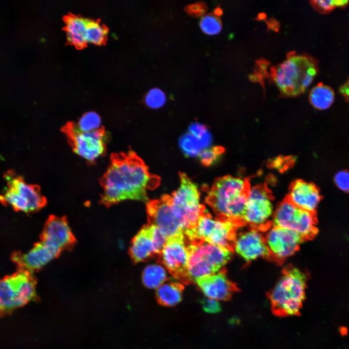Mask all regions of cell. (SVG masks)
Instances as JSON below:
<instances>
[{
    "label": "cell",
    "mask_w": 349,
    "mask_h": 349,
    "mask_svg": "<svg viewBox=\"0 0 349 349\" xmlns=\"http://www.w3.org/2000/svg\"><path fill=\"white\" fill-rule=\"evenodd\" d=\"M160 182L159 177L151 174L134 151L113 153L101 179V203L109 206L126 200L147 202L146 190L156 188Z\"/></svg>",
    "instance_id": "6da1fadb"
},
{
    "label": "cell",
    "mask_w": 349,
    "mask_h": 349,
    "mask_svg": "<svg viewBox=\"0 0 349 349\" xmlns=\"http://www.w3.org/2000/svg\"><path fill=\"white\" fill-rule=\"evenodd\" d=\"M250 190L248 178L225 175L214 180L206 202L211 207L216 218L244 222L243 217Z\"/></svg>",
    "instance_id": "7a4b0ae2"
},
{
    "label": "cell",
    "mask_w": 349,
    "mask_h": 349,
    "mask_svg": "<svg viewBox=\"0 0 349 349\" xmlns=\"http://www.w3.org/2000/svg\"><path fill=\"white\" fill-rule=\"evenodd\" d=\"M307 276L292 265L285 267L282 275L268 294L271 311L278 317L298 315L305 299Z\"/></svg>",
    "instance_id": "3957f363"
},
{
    "label": "cell",
    "mask_w": 349,
    "mask_h": 349,
    "mask_svg": "<svg viewBox=\"0 0 349 349\" xmlns=\"http://www.w3.org/2000/svg\"><path fill=\"white\" fill-rule=\"evenodd\" d=\"M317 73V63L305 55H290L276 68L273 79L280 92L287 96L303 93Z\"/></svg>",
    "instance_id": "277c9868"
},
{
    "label": "cell",
    "mask_w": 349,
    "mask_h": 349,
    "mask_svg": "<svg viewBox=\"0 0 349 349\" xmlns=\"http://www.w3.org/2000/svg\"><path fill=\"white\" fill-rule=\"evenodd\" d=\"M245 225L242 221L214 218L206 209L199 216L196 227L184 235L189 242L202 240L234 252L238 231Z\"/></svg>",
    "instance_id": "5b68a950"
},
{
    "label": "cell",
    "mask_w": 349,
    "mask_h": 349,
    "mask_svg": "<svg viewBox=\"0 0 349 349\" xmlns=\"http://www.w3.org/2000/svg\"><path fill=\"white\" fill-rule=\"evenodd\" d=\"M36 283L32 272L21 269L0 279V316L10 315L17 308L38 300Z\"/></svg>",
    "instance_id": "8992f818"
},
{
    "label": "cell",
    "mask_w": 349,
    "mask_h": 349,
    "mask_svg": "<svg viewBox=\"0 0 349 349\" xmlns=\"http://www.w3.org/2000/svg\"><path fill=\"white\" fill-rule=\"evenodd\" d=\"M190 279L211 275L219 271L231 259L232 251L202 240L190 241L187 246Z\"/></svg>",
    "instance_id": "52a82bcc"
},
{
    "label": "cell",
    "mask_w": 349,
    "mask_h": 349,
    "mask_svg": "<svg viewBox=\"0 0 349 349\" xmlns=\"http://www.w3.org/2000/svg\"><path fill=\"white\" fill-rule=\"evenodd\" d=\"M6 190L0 194V202L16 211L30 213L39 210L46 204V198L38 186L27 183L15 171H7L4 174Z\"/></svg>",
    "instance_id": "ba28073f"
},
{
    "label": "cell",
    "mask_w": 349,
    "mask_h": 349,
    "mask_svg": "<svg viewBox=\"0 0 349 349\" xmlns=\"http://www.w3.org/2000/svg\"><path fill=\"white\" fill-rule=\"evenodd\" d=\"M180 186L171 196L174 212L185 232L194 229L206 207L200 204L197 185L184 173H179Z\"/></svg>",
    "instance_id": "9c48e42d"
},
{
    "label": "cell",
    "mask_w": 349,
    "mask_h": 349,
    "mask_svg": "<svg viewBox=\"0 0 349 349\" xmlns=\"http://www.w3.org/2000/svg\"><path fill=\"white\" fill-rule=\"evenodd\" d=\"M317 211L301 209L294 205L287 197L277 206L273 216L272 226L293 230L305 241L313 239L318 233Z\"/></svg>",
    "instance_id": "30bf717a"
},
{
    "label": "cell",
    "mask_w": 349,
    "mask_h": 349,
    "mask_svg": "<svg viewBox=\"0 0 349 349\" xmlns=\"http://www.w3.org/2000/svg\"><path fill=\"white\" fill-rule=\"evenodd\" d=\"M75 153L89 162L103 155L106 149L107 134L102 127L91 132L78 130L75 122H68L62 128Z\"/></svg>",
    "instance_id": "8fae6325"
},
{
    "label": "cell",
    "mask_w": 349,
    "mask_h": 349,
    "mask_svg": "<svg viewBox=\"0 0 349 349\" xmlns=\"http://www.w3.org/2000/svg\"><path fill=\"white\" fill-rule=\"evenodd\" d=\"M271 191L266 184L254 186L247 201L243 221L251 228L265 231L272 226L270 218L273 213Z\"/></svg>",
    "instance_id": "7c38bea8"
},
{
    "label": "cell",
    "mask_w": 349,
    "mask_h": 349,
    "mask_svg": "<svg viewBox=\"0 0 349 349\" xmlns=\"http://www.w3.org/2000/svg\"><path fill=\"white\" fill-rule=\"evenodd\" d=\"M148 223L156 226L168 238L185 237L184 230L175 216L171 203V196L162 195L159 199L146 202Z\"/></svg>",
    "instance_id": "4fadbf2b"
},
{
    "label": "cell",
    "mask_w": 349,
    "mask_h": 349,
    "mask_svg": "<svg viewBox=\"0 0 349 349\" xmlns=\"http://www.w3.org/2000/svg\"><path fill=\"white\" fill-rule=\"evenodd\" d=\"M185 237L167 238L159 254L160 262L180 283L189 285L191 283L188 270V256Z\"/></svg>",
    "instance_id": "5bb4252c"
},
{
    "label": "cell",
    "mask_w": 349,
    "mask_h": 349,
    "mask_svg": "<svg viewBox=\"0 0 349 349\" xmlns=\"http://www.w3.org/2000/svg\"><path fill=\"white\" fill-rule=\"evenodd\" d=\"M167 240L156 226L149 223L144 225L132 240L129 253L132 261L138 263L159 255Z\"/></svg>",
    "instance_id": "9a60e30c"
},
{
    "label": "cell",
    "mask_w": 349,
    "mask_h": 349,
    "mask_svg": "<svg viewBox=\"0 0 349 349\" xmlns=\"http://www.w3.org/2000/svg\"><path fill=\"white\" fill-rule=\"evenodd\" d=\"M269 249L271 260L279 264L297 251L304 238L296 232L272 226L265 237Z\"/></svg>",
    "instance_id": "2e32d148"
},
{
    "label": "cell",
    "mask_w": 349,
    "mask_h": 349,
    "mask_svg": "<svg viewBox=\"0 0 349 349\" xmlns=\"http://www.w3.org/2000/svg\"><path fill=\"white\" fill-rule=\"evenodd\" d=\"M61 252L56 246L41 240L26 253H14L12 259L19 269L32 272L39 270L56 258Z\"/></svg>",
    "instance_id": "e0dca14e"
},
{
    "label": "cell",
    "mask_w": 349,
    "mask_h": 349,
    "mask_svg": "<svg viewBox=\"0 0 349 349\" xmlns=\"http://www.w3.org/2000/svg\"><path fill=\"white\" fill-rule=\"evenodd\" d=\"M195 282L206 297L217 301H227L239 289L230 281L225 268L215 274L196 278Z\"/></svg>",
    "instance_id": "ac0fdd59"
},
{
    "label": "cell",
    "mask_w": 349,
    "mask_h": 349,
    "mask_svg": "<svg viewBox=\"0 0 349 349\" xmlns=\"http://www.w3.org/2000/svg\"><path fill=\"white\" fill-rule=\"evenodd\" d=\"M259 232L251 228L237 236L234 251L247 262L260 257L271 260L265 238Z\"/></svg>",
    "instance_id": "d6986e66"
},
{
    "label": "cell",
    "mask_w": 349,
    "mask_h": 349,
    "mask_svg": "<svg viewBox=\"0 0 349 349\" xmlns=\"http://www.w3.org/2000/svg\"><path fill=\"white\" fill-rule=\"evenodd\" d=\"M41 240L52 244L62 251L71 248L76 239L64 217L51 216L47 220Z\"/></svg>",
    "instance_id": "ffe728a7"
},
{
    "label": "cell",
    "mask_w": 349,
    "mask_h": 349,
    "mask_svg": "<svg viewBox=\"0 0 349 349\" xmlns=\"http://www.w3.org/2000/svg\"><path fill=\"white\" fill-rule=\"evenodd\" d=\"M286 197L297 206L310 211H316L321 198L315 184L301 179L296 180L291 184Z\"/></svg>",
    "instance_id": "44dd1931"
},
{
    "label": "cell",
    "mask_w": 349,
    "mask_h": 349,
    "mask_svg": "<svg viewBox=\"0 0 349 349\" xmlns=\"http://www.w3.org/2000/svg\"><path fill=\"white\" fill-rule=\"evenodd\" d=\"M65 30L68 42L77 48L87 43L86 30L87 19L81 16L69 15L64 18Z\"/></svg>",
    "instance_id": "7402d4cb"
},
{
    "label": "cell",
    "mask_w": 349,
    "mask_h": 349,
    "mask_svg": "<svg viewBox=\"0 0 349 349\" xmlns=\"http://www.w3.org/2000/svg\"><path fill=\"white\" fill-rule=\"evenodd\" d=\"M184 288V286L181 283H164L157 288V301L161 305L174 306L181 301Z\"/></svg>",
    "instance_id": "603a6c76"
},
{
    "label": "cell",
    "mask_w": 349,
    "mask_h": 349,
    "mask_svg": "<svg viewBox=\"0 0 349 349\" xmlns=\"http://www.w3.org/2000/svg\"><path fill=\"white\" fill-rule=\"evenodd\" d=\"M309 99L311 105L320 110L329 108L334 99V93L329 86L319 83L311 90Z\"/></svg>",
    "instance_id": "cb8c5ba5"
},
{
    "label": "cell",
    "mask_w": 349,
    "mask_h": 349,
    "mask_svg": "<svg viewBox=\"0 0 349 349\" xmlns=\"http://www.w3.org/2000/svg\"><path fill=\"white\" fill-rule=\"evenodd\" d=\"M166 280V273L164 269L158 265H149L143 272V283L144 286L149 288H158Z\"/></svg>",
    "instance_id": "d4e9b609"
},
{
    "label": "cell",
    "mask_w": 349,
    "mask_h": 349,
    "mask_svg": "<svg viewBox=\"0 0 349 349\" xmlns=\"http://www.w3.org/2000/svg\"><path fill=\"white\" fill-rule=\"evenodd\" d=\"M108 32L107 28L98 20L87 19L86 30L87 42L101 44L105 42Z\"/></svg>",
    "instance_id": "484cf974"
},
{
    "label": "cell",
    "mask_w": 349,
    "mask_h": 349,
    "mask_svg": "<svg viewBox=\"0 0 349 349\" xmlns=\"http://www.w3.org/2000/svg\"><path fill=\"white\" fill-rule=\"evenodd\" d=\"M75 124L77 128L82 132H91L102 128L101 118L94 111L85 113Z\"/></svg>",
    "instance_id": "4316f807"
},
{
    "label": "cell",
    "mask_w": 349,
    "mask_h": 349,
    "mask_svg": "<svg viewBox=\"0 0 349 349\" xmlns=\"http://www.w3.org/2000/svg\"><path fill=\"white\" fill-rule=\"evenodd\" d=\"M199 25L202 31L208 35L217 34L221 32L222 28L220 18L213 13H209L203 16Z\"/></svg>",
    "instance_id": "83f0119b"
},
{
    "label": "cell",
    "mask_w": 349,
    "mask_h": 349,
    "mask_svg": "<svg viewBox=\"0 0 349 349\" xmlns=\"http://www.w3.org/2000/svg\"><path fill=\"white\" fill-rule=\"evenodd\" d=\"M312 7L318 13L325 14L332 12L335 8H344L349 3V0H311Z\"/></svg>",
    "instance_id": "f1b7e54d"
},
{
    "label": "cell",
    "mask_w": 349,
    "mask_h": 349,
    "mask_svg": "<svg viewBox=\"0 0 349 349\" xmlns=\"http://www.w3.org/2000/svg\"><path fill=\"white\" fill-rule=\"evenodd\" d=\"M180 145L186 155L195 156L202 151V147L198 140L190 133L186 134L182 137Z\"/></svg>",
    "instance_id": "f546056e"
},
{
    "label": "cell",
    "mask_w": 349,
    "mask_h": 349,
    "mask_svg": "<svg viewBox=\"0 0 349 349\" xmlns=\"http://www.w3.org/2000/svg\"><path fill=\"white\" fill-rule=\"evenodd\" d=\"M189 130L190 133L198 140L202 148L207 147L210 144L211 137L204 126L194 124L190 126Z\"/></svg>",
    "instance_id": "4dcf8cb0"
},
{
    "label": "cell",
    "mask_w": 349,
    "mask_h": 349,
    "mask_svg": "<svg viewBox=\"0 0 349 349\" xmlns=\"http://www.w3.org/2000/svg\"><path fill=\"white\" fill-rule=\"evenodd\" d=\"M144 100L146 104L150 108L157 109L164 104L166 101V95L160 89L153 88L147 92Z\"/></svg>",
    "instance_id": "1f68e13d"
},
{
    "label": "cell",
    "mask_w": 349,
    "mask_h": 349,
    "mask_svg": "<svg viewBox=\"0 0 349 349\" xmlns=\"http://www.w3.org/2000/svg\"><path fill=\"white\" fill-rule=\"evenodd\" d=\"M224 149L221 146H214L201 151L199 157L202 163L209 166L215 163L224 152Z\"/></svg>",
    "instance_id": "d6a6232c"
},
{
    "label": "cell",
    "mask_w": 349,
    "mask_h": 349,
    "mask_svg": "<svg viewBox=\"0 0 349 349\" xmlns=\"http://www.w3.org/2000/svg\"><path fill=\"white\" fill-rule=\"evenodd\" d=\"M184 10L190 16L199 17L206 13L207 6L205 2L199 1L187 5L184 8Z\"/></svg>",
    "instance_id": "836d02e7"
},
{
    "label": "cell",
    "mask_w": 349,
    "mask_h": 349,
    "mask_svg": "<svg viewBox=\"0 0 349 349\" xmlns=\"http://www.w3.org/2000/svg\"><path fill=\"white\" fill-rule=\"evenodd\" d=\"M336 186L342 190L349 192V172L347 171L339 172L334 177Z\"/></svg>",
    "instance_id": "e575fe53"
},
{
    "label": "cell",
    "mask_w": 349,
    "mask_h": 349,
    "mask_svg": "<svg viewBox=\"0 0 349 349\" xmlns=\"http://www.w3.org/2000/svg\"><path fill=\"white\" fill-rule=\"evenodd\" d=\"M203 309L207 313L215 314L221 310V306L218 301L215 299L206 298L201 301Z\"/></svg>",
    "instance_id": "d590c367"
},
{
    "label": "cell",
    "mask_w": 349,
    "mask_h": 349,
    "mask_svg": "<svg viewBox=\"0 0 349 349\" xmlns=\"http://www.w3.org/2000/svg\"><path fill=\"white\" fill-rule=\"evenodd\" d=\"M339 91L345 99L349 102V78L344 84L340 86Z\"/></svg>",
    "instance_id": "8d00e7d4"
},
{
    "label": "cell",
    "mask_w": 349,
    "mask_h": 349,
    "mask_svg": "<svg viewBox=\"0 0 349 349\" xmlns=\"http://www.w3.org/2000/svg\"><path fill=\"white\" fill-rule=\"evenodd\" d=\"M222 13V9L220 8H216L214 10V14L217 16L221 15Z\"/></svg>",
    "instance_id": "74e56055"
}]
</instances>
